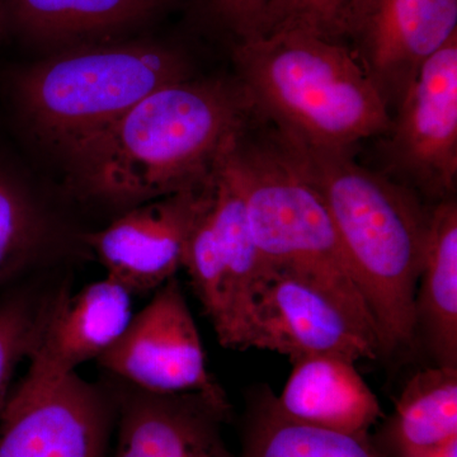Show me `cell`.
Returning a JSON list of instances; mask_svg holds the SVG:
<instances>
[{"label":"cell","instance_id":"cell-1","mask_svg":"<svg viewBox=\"0 0 457 457\" xmlns=\"http://www.w3.org/2000/svg\"><path fill=\"white\" fill-rule=\"evenodd\" d=\"M254 121L261 117L237 79L189 78L155 90L62 154L78 194L131 209L207 185Z\"/></svg>","mask_w":457,"mask_h":457},{"label":"cell","instance_id":"cell-2","mask_svg":"<svg viewBox=\"0 0 457 457\" xmlns=\"http://www.w3.org/2000/svg\"><path fill=\"white\" fill-rule=\"evenodd\" d=\"M269 137L326 206L383 353L411 345L431 209L411 188L361 165L352 149L314 145L273 129Z\"/></svg>","mask_w":457,"mask_h":457},{"label":"cell","instance_id":"cell-3","mask_svg":"<svg viewBox=\"0 0 457 457\" xmlns=\"http://www.w3.org/2000/svg\"><path fill=\"white\" fill-rule=\"evenodd\" d=\"M237 80L262 121L305 143L353 149L389 131L392 113L345 45L284 25L234 44Z\"/></svg>","mask_w":457,"mask_h":457},{"label":"cell","instance_id":"cell-4","mask_svg":"<svg viewBox=\"0 0 457 457\" xmlns=\"http://www.w3.org/2000/svg\"><path fill=\"white\" fill-rule=\"evenodd\" d=\"M180 51L155 42L101 41L66 47L7 77L12 106L33 137L59 152L88 139L141 99L187 80Z\"/></svg>","mask_w":457,"mask_h":457},{"label":"cell","instance_id":"cell-5","mask_svg":"<svg viewBox=\"0 0 457 457\" xmlns=\"http://www.w3.org/2000/svg\"><path fill=\"white\" fill-rule=\"evenodd\" d=\"M218 168L242 197L266 269L311 279L380 339L326 206L270 137L255 141L246 132L225 152Z\"/></svg>","mask_w":457,"mask_h":457},{"label":"cell","instance_id":"cell-6","mask_svg":"<svg viewBox=\"0 0 457 457\" xmlns=\"http://www.w3.org/2000/svg\"><path fill=\"white\" fill-rule=\"evenodd\" d=\"M385 174L420 197L453 198L457 180V35L420 66L383 135Z\"/></svg>","mask_w":457,"mask_h":457},{"label":"cell","instance_id":"cell-7","mask_svg":"<svg viewBox=\"0 0 457 457\" xmlns=\"http://www.w3.org/2000/svg\"><path fill=\"white\" fill-rule=\"evenodd\" d=\"M295 361L336 356L357 362L383 354L380 339L333 295L290 270L266 269L246 315L242 351Z\"/></svg>","mask_w":457,"mask_h":457},{"label":"cell","instance_id":"cell-8","mask_svg":"<svg viewBox=\"0 0 457 457\" xmlns=\"http://www.w3.org/2000/svg\"><path fill=\"white\" fill-rule=\"evenodd\" d=\"M97 361L114 378L141 392L197 394L230 413L227 394L207 368L200 332L176 278L155 290Z\"/></svg>","mask_w":457,"mask_h":457},{"label":"cell","instance_id":"cell-9","mask_svg":"<svg viewBox=\"0 0 457 457\" xmlns=\"http://www.w3.org/2000/svg\"><path fill=\"white\" fill-rule=\"evenodd\" d=\"M457 35V0H348L332 40L345 45L393 114L420 66Z\"/></svg>","mask_w":457,"mask_h":457},{"label":"cell","instance_id":"cell-10","mask_svg":"<svg viewBox=\"0 0 457 457\" xmlns=\"http://www.w3.org/2000/svg\"><path fill=\"white\" fill-rule=\"evenodd\" d=\"M215 176L207 185L155 198L83 237L107 270L131 295L158 290L176 278L186 246L212 203Z\"/></svg>","mask_w":457,"mask_h":457},{"label":"cell","instance_id":"cell-11","mask_svg":"<svg viewBox=\"0 0 457 457\" xmlns=\"http://www.w3.org/2000/svg\"><path fill=\"white\" fill-rule=\"evenodd\" d=\"M114 399L77 372L32 395L9 393L0 457H106Z\"/></svg>","mask_w":457,"mask_h":457},{"label":"cell","instance_id":"cell-12","mask_svg":"<svg viewBox=\"0 0 457 457\" xmlns=\"http://www.w3.org/2000/svg\"><path fill=\"white\" fill-rule=\"evenodd\" d=\"M131 296L108 276L77 293L62 287L51 295L29 369L11 392L20 395L44 392L74 374L82 363L98 360L130 323Z\"/></svg>","mask_w":457,"mask_h":457},{"label":"cell","instance_id":"cell-13","mask_svg":"<svg viewBox=\"0 0 457 457\" xmlns=\"http://www.w3.org/2000/svg\"><path fill=\"white\" fill-rule=\"evenodd\" d=\"M116 457H237L221 423L228 414L197 394H152L122 384Z\"/></svg>","mask_w":457,"mask_h":457},{"label":"cell","instance_id":"cell-14","mask_svg":"<svg viewBox=\"0 0 457 457\" xmlns=\"http://www.w3.org/2000/svg\"><path fill=\"white\" fill-rule=\"evenodd\" d=\"M356 362L336 356H312L293 362L284 390L273 395L279 413L294 422L345 435L369 436L384 417Z\"/></svg>","mask_w":457,"mask_h":457},{"label":"cell","instance_id":"cell-15","mask_svg":"<svg viewBox=\"0 0 457 457\" xmlns=\"http://www.w3.org/2000/svg\"><path fill=\"white\" fill-rule=\"evenodd\" d=\"M183 0H7L9 29L37 44L110 41Z\"/></svg>","mask_w":457,"mask_h":457},{"label":"cell","instance_id":"cell-16","mask_svg":"<svg viewBox=\"0 0 457 457\" xmlns=\"http://www.w3.org/2000/svg\"><path fill=\"white\" fill-rule=\"evenodd\" d=\"M416 335L422 332L436 362L457 368V203L429 212L422 269L414 300Z\"/></svg>","mask_w":457,"mask_h":457},{"label":"cell","instance_id":"cell-17","mask_svg":"<svg viewBox=\"0 0 457 457\" xmlns=\"http://www.w3.org/2000/svg\"><path fill=\"white\" fill-rule=\"evenodd\" d=\"M386 457L457 438V368L437 365L417 372L405 385L395 411L376 437Z\"/></svg>","mask_w":457,"mask_h":457},{"label":"cell","instance_id":"cell-18","mask_svg":"<svg viewBox=\"0 0 457 457\" xmlns=\"http://www.w3.org/2000/svg\"><path fill=\"white\" fill-rule=\"evenodd\" d=\"M212 220L228 309V333L224 347L242 351L246 315L266 266L252 236L242 197L219 168L215 171Z\"/></svg>","mask_w":457,"mask_h":457},{"label":"cell","instance_id":"cell-19","mask_svg":"<svg viewBox=\"0 0 457 457\" xmlns=\"http://www.w3.org/2000/svg\"><path fill=\"white\" fill-rule=\"evenodd\" d=\"M239 457H386L371 435L354 436L294 422L273 404V394L255 396L246 413Z\"/></svg>","mask_w":457,"mask_h":457},{"label":"cell","instance_id":"cell-20","mask_svg":"<svg viewBox=\"0 0 457 457\" xmlns=\"http://www.w3.org/2000/svg\"><path fill=\"white\" fill-rule=\"evenodd\" d=\"M47 237L46 216L29 183L0 158V287L37 262Z\"/></svg>","mask_w":457,"mask_h":457},{"label":"cell","instance_id":"cell-21","mask_svg":"<svg viewBox=\"0 0 457 457\" xmlns=\"http://www.w3.org/2000/svg\"><path fill=\"white\" fill-rule=\"evenodd\" d=\"M51 295L13 288L0 296V411L7 402L18 366L29 360L46 317Z\"/></svg>","mask_w":457,"mask_h":457},{"label":"cell","instance_id":"cell-22","mask_svg":"<svg viewBox=\"0 0 457 457\" xmlns=\"http://www.w3.org/2000/svg\"><path fill=\"white\" fill-rule=\"evenodd\" d=\"M237 42L266 35L272 0H191Z\"/></svg>","mask_w":457,"mask_h":457},{"label":"cell","instance_id":"cell-23","mask_svg":"<svg viewBox=\"0 0 457 457\" xmlns=\"http://www.w3.org/2000/svg\"><path fill=\"white\" fill-rule=\"evenodd\" d=\"M347 3L348 0H272L269 32L279 26L300 25L332 38Z\"/></svg>","mask_w":457,"mask_h":457},{"label":"cell","instance_id":"cell-24","mask_svg":"<svg viewBox=\"0 0 457 457\" xmlns=\"http://www.w3.org/2000/svg\"><path fill=\"white\" fill-rule=\"evenodd\" d=\"M395 457H457V438L436 446L407 451Z\"/></svg>","mask_w":457,"mask_h":457},{"label":"cell","instance_id":"cell-25","mask_svg":"<svg viewBox=\"0 0 457 457\" xmlns=\"http://www.w3.org/2000/svg\"><path fill=\"white\" fill-rule=\"evenodd\" d=\"M11 31L9 29V14L7 0H0V41Z\"/></svg>","mask_w":457,"mask_h":457}]
</instances>
